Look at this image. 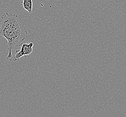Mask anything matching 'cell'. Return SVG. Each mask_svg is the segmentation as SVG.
Segmentation results:
<instances>
[{
  "instance_id": "6da1fadb",
  "label": "cell",
  "mask_w": 126,
  "mask_h": 117,
  "mask_svg": "<svg viewBox=\"0 0 126 117\" xmlns=\"http://www.w3.org/2000/svg\"><path fill=\"white\" fill-rule=\"evenodd\" d=\"M28 34L27 31L22 27L18 15L7 12L1 15L0 19V36L7 40L8 60L12 61V50L21 46Z\"/></svg>"
},
{
  "instance_id": "7a4b0ae2",
  "label": "cell",
  "mask_w": 126,
  "mask_h": 117,
  "mask_svg": "<svg viewBox=\"0 0 126 117\" xmlns=\"http://www.w3.org/2000/svg\"><path fill=\"white\" fill-rule=\"evenodd\" d=\"M33 45L34 44L32 42L29 44H22V45L21 46V49L20 51L23 56L28 57H29L33 53V49L32 47Z\"/></svg>"
},
{
  "instance_id": "3957f363",
  "label": "cell",
  "mask_w": 126,
  "mask_h": 117,
  "mask_svg": "<svg viewBox=\"0 0 126 117\" xmlns=\"http://www.w3.org/2000/svg\"><path fill=\"white\" fill-rule=\"evenodd\" d=\"M21 3L23 4L24 10H27L29 13H31L32 12V0H22Z\"/></svg>"
}]
</instances>
